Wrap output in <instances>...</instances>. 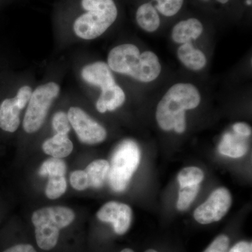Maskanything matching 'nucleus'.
I'll list each match as a JSON object with an SVG mask.
<instances>
[{
    "label": "nucleus",
    "instance_id": "17",
    "mask_svg": "<svg viewBox=\"0 0 252 252\" xmlns=\"http://www.w3.org/2000/svg\"><path fill=\"white\" fill-rule=\"evenodd\" d=\"M243 136L226 133L223 135L219 146V151L222 155L238 158L244 157L248 151V145Z\"/></svg>",
    "mask_w": 252,
    "mask_h": 252
},
{
    "label": "nucleus",
    "instance_id": "22",
    "mask_svg": "<svg viewBox=\"0 0 252 252\" xmlns=\"http://www.w3.org/2000/svg\"><path fill=\"white\" fill-rule=\"evenodd\" d=\"M66 167L65 162L61 158H51L47 159L44 162L39 169V175L41 176H64L65 175Z\"/></svg>",
    "mask_w": 252,
    "mask_h": 252
},
{
    "label": "nucleus",
    "instance_id": "30",
    "mask_svg": "<svg viewBox=\"0 0 252 252\" xmlns=\"http://www.w3.org/2000/svg\"><path fill=\"white\" fill-rule=\"evenodd\" d=\"M3 252H36V251L31 245L21 244V245L11 247Z\"/></svg>",
    "mask_w": 252,
    "mask_h": 252
},
{
    "label": "nucleus",
    "instance_id": "9",
    "mask_svg": "<svg viewBox=\"0 0 252 252\" xmlns=\"http://www.w3.org/2000/svg\"><path fill=\"white\" fill-rule=\"evenodd\" d=\"M132 210L129 205L114 201L104 204L97 213L98 220L112 223L114 232L119 235L127 233L132 222Z\"/></svg>",
    "mask_w": 252,
    "mask_h": 252
},
{
    "label": "nucleus",
    "instance_id": "31",
    "mask_svg": "<svg viewBox=\"0 0 252 252\" xmlns=\"http://www.w3.org/2000/svg\"><path fill=\"white\" fill-rule=\"evenodd\" d=\"M120 252H135L133 250H131V249L126 248L124 249V250H122Z\"/></svg>",
    "mask_w": 252,
    "mask_h": 252
},
{
    "label": "nucleus",
    "instance_id": "12",
    "mask_svg": "<svg viewBox=\"0 0 252 252\" xmlns=\"http://www.w3.org/2000/svg\"><path fill=\"white\" fill-rule=\"evenodd\" d=\"M81 74L86 82L100 88L101 91L116 84L108 64L101 61L87 64L83 68Z\"/></svg>",
    "mask_w": 252,
    "mask_h": 252
},
{
    "label": "nucleus",
    "instance_id": "21",
    "mask_svg": "<svg viewBox=\"0 0 252 252\" xmlns=\"http://www.w3.org/2000/svg\"><path fill=\"white\" fill-rule=\"evenodd\" d=\"M66 189L67 181L64 176L49 177L45 189L46 197L51 200L59 198L65 193Z\"/></svg>",
    "mask_w": 252,
    "mask_h": 252
},
{
    "label": "nucleus",
    "instance_id": "19",
    "mask_svg": "<svg viewBox=\"0 0 252 252\" xmlns=\"http://www.w3.org/2000/svg\"><path fill=\"white\" fill-rule=\"evenodd\" d=\"M109 170V162L107 160L99 159L91 162L85 170L90 187L95 189L102 187L108 177Z\"/></svg>",
    "mask_w": 252,
    "mask_h": 252
},
{
    "label": "nucleus",
    "instance_id": "10",
    "mask_svg": "<svg viewBox=\"0 0 252 252\" xmlns=\"http://www.w3.org/2000/svg\"><path fill=\"white\" fill-rule=\"evenodd\" d=\"M140 49L132 44H121L109 53L107 64L111 70L130 76L140 56Z\"/></svg>",
    "mask_w": 252,
    "mask_h": 252
},
{
    "label": "nucleus",
    "instance_id": "32",
    "mask_svg": "<svg viewBox=\"0 0 252 252\" xmlns=\"http://www.w3.org/2000/svg\"><path fill=\"white\" fill-rule=\"evenodd\" d=\"M219 2L221 3V4H225V3L228 2L229 0H217Z\"/></svg>",
    "mask_w": 252,
    "mask_h": 252
},
{
    "label": "nucleus",
    "instance_id": "18",
    "mask_svg": "<svg viewBox=\"0 0 252 252\" xmlns=\"http://www.w3.org/2000/svg\"><path fill=\"white\" fill-rule=\"evenodd\" d=\"M136 20L139 26L148 32H154L160 27V17L157 9L150 3L141 5L136 13Z\"/></svg>",
    "mask_w": 252,
    "mask_h": 252
},
{
    "label": "nucleus",
    "instance_id": "3",
    "mask_svg": "<svg viewBox=\"0 0 252 252\" xmlns=\"http://www.w3.org/2000/svg\"><path fill=\"white\" fill-rule=\"evenodd\" d=\"M74 212L64 207H49L33 213L32 222L35 228V238L41 250H52L57 245L60 230L72 223Z\"/></svg>",
    "mask_w": 252,
    "mask_h": 252
},
{
    "label": "nucleus",
    "instance_id": "20",
    "mask_svg": "<svg viewBox=\"0 0 252 252\" xmlns=\"http://www.w3.org/2000/svg\"><path fill=\"white\" fill-rule=\"evenodd\" d=\"M204 172L197 167H187L179 172L177 180L180 187L200 185L204 180Z\"/></svg>",
    "mask_w": 252,
    "mask_h": 252
},
{
    "label": "nucleus",
    "instance_id": "29",
    "mask_svg": "<svg viewBox=\"0 0 252 252\" xmlns=\"http://www.w3.org/2000/svg\"><path fill=\"white\" fill-rule=\"evenodd\" d=\"M228 252H252V243L247 241L238 242Z\"/></svg>",
    "mask_w": 252,
    "mask_h": 252
},
{
    "label": "nucleus",
    "instance_id": "23",
    "mask_svg": "<svg viewBox=\"0 0 252 252\" xmlns=\"http://www.w3.org/2000/svg\"><path fill=\"white\" fill-rule=\"evenodd\" d=\"M199 189L200 185L180 187L177 203V208L180 211H185L190 207L198 195Z\"/></svg>",
    "mask_w": 252,
    "mask_h": 252
},
{
    "label": "nucleus",
    "instance_id": "5",
    "mask_svg": "<svg viewBox=\"0 0 252 252\" xmlns=\"http://www.w3.org/2000/svg\"><path fill=\"white\" fill-rule=\"evenodd\" d=\"M60 91L59 84L49 82L32 91L23 123V129L27 133H34L42 127L51 104L59 97Z\"/></svg>",
    "mask_w": 252,
    "mask_h": 252
},
{
    "label": "nucleus",
    "instance_id": "15",
    "mask_svg": "<svg viewBox=\"0 0 252 252\" xmlns=\"http://www.w3.org/2000/svg\"><path fill=\"white\" fill-rule=\"evenodd\" d=\"M74 146L67 134L56 133L51 138L44 141L42 149L44 153L57 158L68 157L73 151Z\"/></svg>",
    "mask_w": 252,
    "mask_h": 252
},
{
    "label": "nucleus",
    "instance_id": "11",
    "mask_svg": "<svg viewBox=\"0 0 252 252\" xmlns=\"http://www.w3.org/2000/svg\"><path fill=\"white\" fill-rule=\"evenodd\" d=\"M161 72V64L157 55L152 51H144L140 54L138 62L130 73V77L143 83L152 82Z\"/></svg>",
    "mask_w": 252,
    "mask_h": 252
},
{
    "label": "nucleus",
    "instance_id": "1",
    "mask_svg": "<svg viewBox=\"0 0 252 252\" xmlns=\"http://www.w3.org/2000/svg\"><path fill=\"white\" fill-rule=\"evenodd\" d=\"M200 99L198 89L192 84L179 83L172 86L158 104L156 118L159 127L183 133L187 129L186 111L198 107Z\"/></svg>",
    "mask_w": 252,
    "mask_h": 252
},
{
    "label": "nucleus",
    "instance_id": "4",
    "mask_svg": "<svg viewBox=\"0 0 252 252\" xmlns=\"http://www.w3.org/2000/svg\"><path fill=\"white\" fill-rule=\"evenodd\" d=\"M141 153L134 141L125 140L116 148L109 163L108 180L113 190L123 192L140 165Z\"/></svg>",
    "mask_w": 252,
    "mask_h": 252
},
{
    "label": "nucleus",
    "instance_id": "27",
    "mask_svg": "<svg viewBox=\"0 0 252 252\" xmlns=\"http://www.w3.org/2000/svg\"><path fill=\"white\" fill-rule=\"evenodd\" d=\"M229 245V238L226 235H220L203 252H228Z\"/></svg>",
    "mask_w": 252,
    "mask_h": 252
},
{
    "label": "nucleus",
    "instance_id": "28",
    "mask_svg": "<svg viewBox=\"0 0 252 252\" xmlns=\"http://www.w3.org/2000/svg\"><path fill=\"white\" fill-rule=\"evenodd\" d=\"M233 130L235 133L243 137H249L252 135L251 126L245 123H236L233 126Z\"/></svg>",
    "mask_w": 252,
    "mask_h": 252
},
{
    "label": "nucleus",
    "instance_id": "25",
    "mask_svg": "<svg viewBox=\"0 0 252 252\" xmlns=\"http://www.w3.org/2000/svg\"><path fill=\"white\" fill-rule=\"evenodd\" d=\"M52 126L56 133H69L71 125L67 114L63 112L56 113L53 118Z\"/></svg>",
    "mask_w": 252,
    "mask_h": 252
},
{
    "label": "nucleus",
    "instance_id": "24",
    "mask_svg": "<svg viewBox=\"0 0 252 252\" xmlns=\"http://www.w3.org/2000/svg\"><path fill=\"white\" fill-rule=\"evenodd\" d=\"M156 8L163 16L170 17L180 11L183 5L184 0H155Z\"/></svg>",
    "mask_w": 252,
    "mask_h": 252
},
{
    "label": "nucleus",
    "instance_id": "16",
    "mask_svg": "<svg viewBox=\"0 0 252 252\" xmlns=\"http://www.w3.org/2000/svg\"><path fill=\"white\" fill-rule=\"evenodd\" d=\"M177 55L180 62L191 70H200L206 65L205 55L200 50L195 49L190 43L182 44L177 49Z\"/></svg>",
    "mask_w": 252,
    "mask_h": 252
},
{
    "label": "nucleus",
    "instance_id": "2",
    "mask_svg": "<svg viewBox=\"0 0 252 252\" xmlns=\"http://www.w3.org/2000/svg\"><path fill=\"white\" fill-rule=\"evenodd\" d=\"M87 12L74 21L73 29L78 37L85 40L96 39L115 22L118 10L113 0H81Z\"/></svg>",
    "mask_w": 252,
    "mask_h": 252
},
{
    "label": "nucleus",
    "instance_id": "35",
    "mask_svg": "<svg viewBox=\"0 0 252 252\" xmlns=\"http://www.w3.org/2000/svg\"><path fill=\"white\" fill-rule=\"evenodd\" d=\"M202 1H209V0H202Z\"/></svg>",
    "mask_w": 252,
    "mask_h": 252
},
{
    "label": "nucleus",
    "instance_id": "7",
    "mask_svg": "<svg viewBox=\"0 0 252 252\" xmlns=\"http://www.w3.org/2000/svg\"><path fill=\"white\" fill-rule=\"evenodd\" d=\"M67 116L71 126L83 143L96 144L105 140L107 133L104 127L88 115L83 109L77 107H70Z\"/></svg>",
    "mask_w": 252,
    "mask_h": 252
},
{
    "label": "nucleus",
    "instance_id": "26",
    "mask_svg": "<svg viewBox=\"0 0 252 252\" xmlns=\"http://www.w3.org/2000/svg\"><path fill=\"white\" fill-rule=\"evenodd\" d=\"M71 185L77 190H84L90 187L89 177L85 170H76L71 173L69 177Z\"/></svg>",
    "mask_w": 252,
    "mask_h": 252
},
{
    "label": "nucleus",
    "instance_id": "8",
    "mask_svg": "<svg viewBox=\"0 0 252 252\" xmlns=\"http://www.w3.org/2000/svg\"><path fill=\"white\" fill-rule=\"evenodd\" d=\"M32 89L31 86L20 88L14 98L5 99L0 104V128L6 132H14L19 127L21 111L28 104Z\"/></svg>",
    "mask_w": 252,
    "mask_h": 252
},
{
    "label": "nucleus",
    "instance_id": "33",
    "mask_svg": "<svg viewBox=\"0 0 252 252\" xmlns=\"http://www.w3.org/2000/svg\"><path fill=\"white\" fill-rule=\"evenodd\" d=\"M144 252H158L154 249H149V250H146Z\"/></svg>",
    "mask_w": 252,
    "mask_h": 252
},
{
    "label": "nucleus",
    "instance_id": "6",
    "mask_svg": "<svg viewBox=\"0 0 252 252\" xmlns=\"http://www.w3.org/2000/svg\"><path fill=\"white\" fill-rule=\"evenodd\" d=\"M232 205V196L228 189L220 187L212 192L206 201L197 207L194 219L200 224L219 221L226 215Z\"/></svg>",
    "mask_w": 252,
    "mask_h": 252
},
{
    "label": "nucleus",
    "instance_id": "34",
    "mask_svg": "<svg viewBox=\"0 0 252 252\" xmlns=\"http://www.w3.org/2000/svg\"><path fill=\"white\" fill-rule=\"evenodd\" d=\"M248 5H251L252 4V0H248Z\"/></svg>",
    "mask_w": 252,
    "mask_h": 252
},
{
    "label": "nucleus",
    "instance_id": "14",
    "mask_svg": "<svg viewBox=\"0 0 252 252\" xmlns=\"http://www.w3.org/2000/svg\"><path fill=\"white\" fill-rule=\"evenodd\" d=\"M125 100L126 94L124 90L117 84H114L102 90L96 102V109L101 114L107 111L112 112L120 107Z\"/></svg>",
    "mask_w": 252,
    "mask_h": 252
},
{
    "label": "nucleus",
    "instance_id": "13",
    "mask_svg": "<svg viewBox=\"0 0 252 252\" xmlns=\"http://www.w3.org/2000/svg\"><path fill=\"white\" fill-rule=\"evenodd\" d=\"M203 32V26L196 18H189L175 25L172 31V39L177 44H187L196 40Z\"/></svg>",
    "mask_w": 252,
    "mask_h": 252
}]
</instances>
